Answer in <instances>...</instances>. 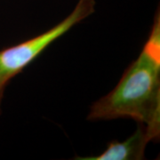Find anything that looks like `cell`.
Listing matches in <instances>:
<instances>
[{
    "instance_id": "obj_1",
    "label": "cell",
    "mask_w": 160,
    "mask_h": 160,
    "mask_svg": "<svg viewBox=\"0 0 160 160\" xmlns=\"http://www.w3.org/2000/svg\"><path fill=\"white\" fill-rule=\"evenodd\" d=\"M132 118L160 132V16L148 40L114 89L92 105L89 121Z\"/></svg>"
},
{
    "instance_id": "obj_2",
    "label": "cell",
    "mask_w": 160,
    "mask_h": 160,
    "mask_svg": "<svg viewBox=\"0 0 160 160\" xmlns=\"http://www.w3.org/2000/svg\"><path fill=\"white\" fill-rule=\"evenodd\" d=\"M95 9L94 0H79L73 11L52 29L35 38L0 51V108L9 81L21 73L52 42L76 24L90 16Z\"/></svg>"
},
{
    "instance_id": "obj_3",
    "label": "cell",
    "mask_w": 160,
    "mask_h": 160,
    "mask_svg": "<svg viewBox=\"0 0 160 160\" xmlns=\"http://www.w3.org/2000/svg\"><path fill=\"white\" fill-rule=\"evenodd\" d=\"M160 132L141 126L124 142H111L102 154L93 157L77 158L79 160H139L144 158V152L150 142L158 141Z\"/></svg>"
}]
</instances>
